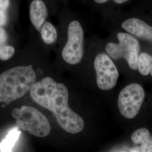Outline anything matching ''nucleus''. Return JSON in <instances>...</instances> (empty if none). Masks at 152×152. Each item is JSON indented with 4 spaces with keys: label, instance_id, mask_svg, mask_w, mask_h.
<instances>
[{
    "label": "nucleus",
    "instance_id": "nucleus-11",
    "mask_svg": "<svg viewBox=\"0 0 152 152\" xmlns=\"http://www.w3.org/2000/svg\"><path fill=\"white\" fill-rule=\"evenodd\" d=\"M15 127L9 132L5 138L0 142V152H11L18 140L21 132Z\"/></svg>",
    "mask_w": 152,
    "mask_h": 152
},
{
    "label": "nucleus",
    "instance_id": "nucleus-5",
    "mask_svg": "<svg viewBox=\"0 0 152 152\" xmlns=\"http://www.w3.org/2000/svg\"><path fill=\"white\" fill-rule=\"evenodd\" d=\"M145 98L144 88L134 83L124 87L120 92L118 106L121 114L127 119H133L138 114Z\"/></svg>",
    "mask_w": 152,
    "mask_h": 152
},
{
    "label": "nucleus",
    "instance_id": "nucleus-4",
    "mask_svg": "<svg viewBox=\"0 0 152 152\" xmlns=\"http://www.w3.org/2000/svg\"><path fill=\"white\" fill-rule=\"evenodd\" d=\"M117 38L119 41L118 44L109 42L107 45V53L114 59L124 58L127 61L131 69L136 70L140 51L139 42L130 34L125 33H118Z\"/></svg>",
    "mask_w": 152,
    "mask_h": 152
},
{
    "label": "nucleus",
    "instance_id": "nucleus-10",
    "mask_svg": "<svg viewBox=\"0 0 152 152\" xmlns=\"http://www.w3.org/2000/svg\"><path fill=\"white\" fill-rule=\"evenodd\" d=\"M29 16L34 27L39 31L48 16V9L42 0H33L31 2Z\"/></svg>",
    "mask_w": 152,
    "mask_h": 152
},
{
    "label": "nucleus",
    "instance_id": "nucleus-7",
    "mask_svg": "<svg viewBox=\"0 0 152 152\" xmlns=\"http://www.w3.org/2000/svg\"><path fill=\"white\" fill-rule=\"evenodd\" d=\"M96 73V83L102 90H109L117 84L119 73L110 57L104 53L98 54L94 60Z\"/></svg>",
    "mask_w": 152,
    "mask_h": 152
},
{
    "label": "nucleus",
    "instance_id": "nucleus-15",
    "mask_svg": "<svg viewBox=\"0 0 152 152\" xmlns=\"http://www.w3.org/2000/svg\"><path fill=\"white\" fill-rule=\"evenodd\" d=\"M15 49L11 46H4L0 48V59L2 60H9L15 53Z\"/></svg>",
    "mask_w": 152,
    "mask_h": 152
},
{
    "label": "nucleus",
    "instance_id": "nucleus-8",
    "mask_svg": "<svg viewBox=\"0 0 152 152\" xmlns=\"http://www.w3.org/2000/svg\"><path fill=\"white\" fill-rule=\"evenodd\" d=\"M122 27L139 38L152 41V27L137 18H130L123 22Z\"/></svg>",
    "mask_w": 152,
    "mask_h": 152
},
{
    "label": "nucleus",
    "instance_id": "nucleus-9",
    "mask_svg": "<svg viewBox=\"0 0 152 152\" xmlns=\"http://www.w3.org/2000/svg\"><path fill=\"white\" fill-rule=\"evenodd\" d=\"M134 145L129 149L131 152H152V137L147 128L135 131L131 136Z\"/></svg>",
    "mask_w": 152,
    "mask_h": 152
},
{
    "label": "nucleus",
    "instance_id": "nucleus-2",
    "mask_svg": "<svg viewBox=\"0 0 152 152\" xmlns=\"http://www.w3.org/2000/svg\"><path fill=\"white\" fill-rule=\"evenodd\" d=\"M36 81L32 65L20 66L0 75V103H9L22 98Z\"/></svg>",
    "mask_w": 152,
    "mask_h": 152
},
{
    "label": "nucleus",
    "instance_id": "nucleus-14",
    "mask_svg": "<svg viewBox=\"0 0 152 152\" xmlns=\"http://www.w3.org/2000/svg\"><path fill=\"white\" fill-rule=\"evenodd\" d=\"M10 6V0H0V27L7 23V12Z\"/></svg>",
    "mask_w": 152,
    "mask_h": 152
},
{
    "label": "nucleus",
    "instance_id": "nucleus-3",
    "mask_svg": "<svg viewBox=\"0 0 152 152\" xmlns=\"http://www.w3.org/2000/svg\"><path fill=\"white\" fill-rule=\"evenodd\" d=\"M12 116L16 120L18 128L34 136L44 137L50 132L51 127L48 118L36 108L23 106L20 109H14Z\"/></svg>",
    "mask_w": 152,
    "mask_h": 152
},
{
    "label": "nucleus",
    "instance_id": "nucleus-16",
    "mask_svg": "<svg viewBox=\"0 0 152 152\" xmlns=\"http://www.w3.org/2000/svg\"><path fill=\"white\" fill-rule=\"evenodd\" d=\"M7 40V34L5 31L0 27V46L5 43Z\"/></svg>",
    "mask_w": 152,
    "mask_h": 152
},
{
    "label": "nucleus",
    "instance_id": "nucleus-1",
    "mask_svg": "<svg viewBox=\"0 0 152 152\" xmlns=\"http://www.w3.org/2000/svg\"><path fill=\"white\" fill-rule=\"evenodd\" d=\"M30 94L36 103L54 113L57 122L64 130L70 134H77L83 130L84 121L69 108L68 90L64 84L47 77L36 82Z\"/></svg>",
    "mask_w": 152,
    "mask_h": 152
},
{
    "label": "nucleus",
    "instance_id": "nucleus-13",
    "mask_svg": "<svg viewBox=\"0 0 152 152\" xmlns=\"http://www.w3.org/2000/svg\"><path fill=\"white\" fill-rule=\"evenodd\" d=\"M137 69L141 75L152 76V56L147 53L139 55Z\"/></svg>",
    "mask_w": 152,
    "mask_h": 152
},
{
    "label": "nucleus",
    "instance_id": "nucleus-12",
    "mask_svg": "<svg viewBox=\"0 0 152 152\" xmlns=\"http://www.w3.org/2000/svg\"><path fill=\"white\" fill-rule=\"evenodd\" d=\"M41 37L45 44L51 45L57 39V32L54 26L49 22H45L40 29Z\"/></svg>",
    "mask_w": 152,
    "mask_h": 152
},
{
    "label": "nucleus",
    "instance_id": "nucleus-6",
    "mask_svg": "<svg viewBox=\"0 0 152 152\" xmlns=\"http://www.w3.org/2000/svg\"><path fill=\"white\" fill-rule=\"evenodd\" d=\"M84 32L80 23L71 22L68 28V41L63 49L61 55L66 63L75 65L81 62L83 56Z\"/></svg>",
    "mask_w": 152,
    "mask_h": 152
},
{
    "label": "nucleus",
    "instance_id": "nucleus-17",
    "mask_svg": "<svg viewBox=\"0 0 152 152\" xmlns=\"http://www.w3.org/2000/svg\"><path fill=\"white\" fill-rule=\"evenodd\" d=\"M96 3L98 4H103L106 2H107L109 0H94ZM129 0H114V2L118 4H123L125 3L126 2H127Z\"/></svg>",
    "mask_w": 152,
    "mask_h": 152
}]
</instances>
